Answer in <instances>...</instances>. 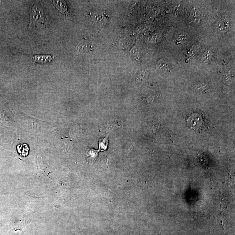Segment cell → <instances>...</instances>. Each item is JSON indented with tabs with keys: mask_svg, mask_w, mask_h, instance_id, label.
I'll return each mask as SVG.
<instances>
[{
	"mask_svg": "<svg viewBox=\"0 0 235 235\" xmlns=\"http://www.w3.org/2000/svg\"><path fill=\"white\" fill-rule=\"evenodd\" d=\"M45 18L44 11L42 6L39 4L34 5L31 14L29 28L34 27H40L45 24Z\"/></svg>",
	"mask_w": 235,
	"mask_h": 235,
	"instance_id": "obj_1",
	"label": "cell"
},
{
	"mask_svg": "<svg viewBox=\"0 0 235 235\" xmlns=\"http://www.w3.org/2000/svg\"><path fill=\"white\" fill-rule=\"evenodd\" d=\"M92 46L88 40H83L79 42L77 46V53H86L92 50Z\"/></svg>",
	"mask_w": 235,
	"mask_h": 235,
	"instance_id": "obj_2",
	"label": "cell"
},
{
	"mask_svg": "<svg viewBox=\"0 0 235 235\" xmlns=\"http://www.w3.org/2000/svg\"><path fill=\"white\" fill-rule=\"evenodd\" d=\"M33 60L35 64H45L50 62L53 60L54 56L51 55H30Z\"/></svg>",
	"mask_w": 235,
	"mask_h": 235,
	"instance_id": "obj_3",
	"label": "cell"
},
{
	"mask_svg": "<svg viewBox=\"0 0 235 235\" xmlns=\"http://www.w3.org/2000/svg\"><path fill=\"white\" fill-rule=\"evenodd\" d=\"M157 66L160 70L164 72H169L170 71L169 64L166 61L161 60L157 64Z\"/></svg>",
	"mask_w": 235,
	"mask_h": 235,
	"instance_id": "obj_4",
	"label": "cell"
},
{
	"mask_svg": "<svg viewBox=\"0 0 235 235\" xmlns=\"http://www.w3.org/2000/svg\"><path fill=\"white\" fill-rule=\"evenodd\" d=\"M93 19L95 21L99 24H104L107 19L104 14H100L95 15Z\"/></svg>",
	"mask_w": 235,
	"mask_h": 235,
	"instance_id": "obj_5",
	"label": "cell"
},
{
	"mask_svg": "<svg viewBox=\"0 0 235 235\" xmlns=\"http://www.w3.org/2000/svg\"><path fill=\"white\" fill-rule=\"evenodd\" d=\"M108 144V137L103 139V140H100L99 142V149L100 151H103L106 150L107 148Z\"/></svg>",
	"mask_w": 235,
	"mask_h": 235,
	"instance_id": "obj_6",
	"label": "cell"
},
{
	"mask_svg": "<svg viewBox=\"0 0 235 235\" xmlns=\"http://www.w3.org/2000/svg\"><path fill=\"white\" fill-rule=\"evenodd\" d=\"M130 54L132 58L135 60L139 59V53L136 47H134L133 48H132L131 50Z\"/></svg>",
	"mask_w": 235,
	"mask_h": 235,
	"instance_id": "obj_7",
	"label": "cell"
},
{
	"mask_svg": "<svg viewBox=\"0 0 235 235\" xmlns=\"http://www.w3.org/2000/svg\"><path fill=\"white\" fill-rule=\"evenodd\" d=\"M207 89V88H206V85H203V84H200L197 86L196 87V90L198 91H203Z\"/></svg>",
	"mask_w": 235,
	"mask_h": 235,
	"instance_id": "obj_8",
	"label": "cell"
}]
</instances>
